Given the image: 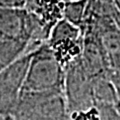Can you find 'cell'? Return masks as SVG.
Returning <instances> with one entry per match:
<instances>
[{
	"label": "cell",
	"instance_id": "obj_1",
	"mask_svg": "<svg viewBox=\"0 0 120 120\" xmlns=\"http://www.w3.org/2000/svg\"><path fill=\"white\" fill-rule=\"evenodd\" d=\"M65 70L47 42L32 52L21 93L64 92Z\"/></svg>",
	"mask_w": 120,
	"mask_h": 120
},
{
	"label": "cell",
	"instance_id": "obj_2",
	"mask_svg": "<svg viewBox=\"0 0 120 120\" xmlns=\"http://www.w3.org/2000/svg\"><path fill=\"white\" fill-rule=\"evenodd\" d=\"M13 115L15 120H68L64 92L21 93Z\"/></svg>",
	"mask_w": 120,
	"mask_h": 120
},
{
	"label": "cell",
	"instance_id": "obj_3",
	"mask_svg": "<svg viewBox=\"0 0 120 120\" xmlns=\"http://www.w3.org/2000/svg\"><path fill=\"white\" fill-rule=\"evenodd\" d=\"M64 96L68 113L95 106L92 92V77L85 70L80 57L65 67Z\"/></svg>",
	"mask_w": 120,
	"mask_h": 120
},
{
	"label": "cell",
	"instance_id": "obj_4",
	"mask_svg": "<svg viewBox=\"0 0 120 120\" xmlns=\"http://www.w3.org/2000/svg\"><path fill=\"white\" fill-rule=\"evenodd\" d=\"M46 42L65 69L80 57L83 48V32L81 28L61 18L52 27Z\"/></svg>",
	"mask_w": 120,
	"mask_h": 120
},
{
	"label": "cell",
	"instance_id": "obj_5",
	"mask_svg": "<svg viewBox=\"0 0 120 120\" xmlns=\"http://www.w3.org/2000/svg\"><path fill=\"white\" fill-rule=\"evenodd\" d=\"M32 52L20 56L0 72V112L11 113L16 107Z\"/></svg>",
	"mask_w": 120,
	"mask_h": 120
},
{
	"label": "cell",
	"instance_id": "obj_6",
	"mask_svg": "<svg viewBox=\"0 0 120 120\" xmlns=\"http://www.w3.org/2000/svg\"><path fill=\"white\" fill-rule=\"evenodd\" d=\"M92 92L94 105H113L119 108V94L109 75L92 78Z\"/></svg>",
	"mask_w": 120,
	"mask_h": 120
},
{
	"label": "cell",
	"instance_id": "obj_7",
	"mask_svg": "<svg viewBox=\"0 0 120 120\" xmlns=\"http://www.w3.org/2000/svg\"><path fill=\"white\" fill-rule=\"evenodd\" d=\"M29 51L27 43L12 39H0V72Z\"/></svg>",
	"mask_w": 120,
	"mask_h": 120
},
{
	"label": "cell",
	"instance_id": "obj_8",
	"mask_svg": "<svg viewBox=\"0 0 120 120\" xmlns=\"http://www.w3.org/2000/svg\"><path fill=\"white\" fill-rule=\"evenodd\" d=\"M88 1L89 0H76L64 2L62 6V18L81 28L84 22Z\"/></svg>",
	"mask_w": 120,
	"mask_h": 120
},
{
	"label": "cell",
	"instance_id": "obj_9",
	"mask_svg": "<svg viewBox=\"0 0 120 120\" xmlns=\"http://www.w3.org/2000/svg\"><path fill=\"white\" fill-rule=\"evenodd\" d=\"M69 120H101L99 110L96 106H91L85 109L75 110L68 113Z\"/></svg>",
	"mask_w": 120,
	"mask_h": 120
},
{
	"label": "cell",
	"instance_id": "obj_10",
	"mask_svg": "<svg viewBox=\"0 0 120 120\" xmlns=\"http://www.w3.org/2000/svg\"><path fill=\"white\" fill-rule=\"evenodd\" d=\"M114 2H115L116 6H117V8H118L119 11H120V0H114Z\"/></svg>",
	"mask_w": 120,
	"mask_h": 120
}]
</instances>
